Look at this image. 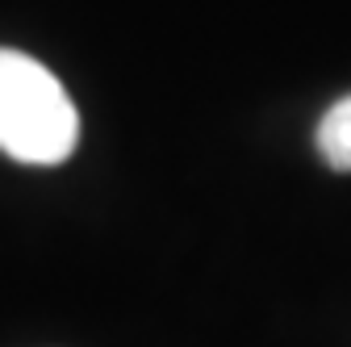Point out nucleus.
<instances>
[{
	"label": "nucleus",
	"instance_id": "nucleus-1",
	"mask_svg": "<svg viewBox=\"0 0 351 347\" xmlns=\"http://www.w3.org/2000/svg\"><path fill=\"white\" fill-rule=\"evenodd\" d=\"M80 113L63 84L25 51L0 47V151L17 163L51 167L71 159Z\"/></svg>",
	"mask_w": 351,
	"mask_h": 347
},
{
	"label": "nucleus",
	"instance_id": "nucleus-2",
	"mask_svg": "<svg viewBox=\"0 0 351 347\" xmlns=\"http://www.w3.org/2000/svg\"><path fill=\"white\" fill-rule=\"evenodd\" d=\"M318 155L335 171H351V97L335 101L318 121Z\"/></svg>",
	"mask_w": 351,
	"mask_h": 347
}]
</instances>
